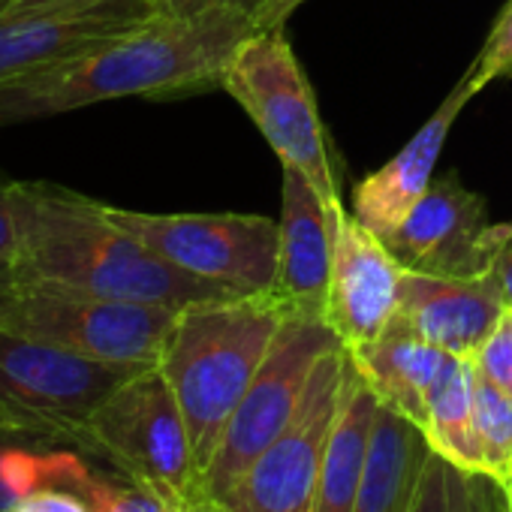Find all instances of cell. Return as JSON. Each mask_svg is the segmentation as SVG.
<instances>
[{
  "label": "cell",
  "mask_w": 512,
  "mask_h": 512,
  "mask_svg": "<svg viewBox=\"0 0 512 512\" xmlns=\"http://www.w3.org/2000/svg\"><path fill=\"white\" fill-rule=\"evenodd\" d=\"M253 31V16L241 10H211L190 19L154 16L85 55L4 85L0 127L109 100H172L220 88L232 58Z\"/></svg>",
  "instance_id": "obj_1"
},
{
  "label": "cell",
  "mask_w": 512,
  "mask_h": 512,
  "mask_svg": "<svg viewBox=\"0 0 512 512\" xmlns=\"http://www.w3.org/2000/svg\"><path fill=\"white\" fill-rule=\"evenodd\" d=\"M16 278L163 308L241 296L163 263L106 202L52 181H16Z\"/></svg>",
  "instance_id": "obj_2"
},
{
  "label": "cell",
  "mask_w": 512,
  "mask_h": 512,
  "mask_svg": "<svg viewBox=\"0 0 512 512\" xmlns=\"http://www.w3.org/2000/svg\"><path fill=\"white\" fill-rule=\"evenodd\" d=\"M287 314L290 308L275 293L196 302L178 311L157 368L184 413L199 482Z\"/></svg>",
  "instance_id": "obj_3"
},
{
  "label": "cell",
  "mask_w": 512,
  "mask_h": 512,
  "mask_svg": "<svg viewBox=\"0 0 512 512\" xmlns=\"http://www.w3.org/2000/svg\"><path fill=\"white\" fill-rule=\"evenodd\" d=\"M220 88L260 127L281 166L299 169L314 184L329 211L335 235L338 220L347 211L338 190L335 157L317 97L299 58L293 55L284 28L253 31L232 58Z\"/></svg>",
  "instance_id": "obj_4"
},
{
  "label": "cell",
  "mask_w": 512,
  "mask_h": 512,
  "mask_svg": "<svg viewBox=\"0 0 512 512\" xmlns=\"http://www.w3.org/2000/svg\"><path fill=\"white\" fill-rule=\"evenodd\" d=\"M76 449L106 461L178 512L199 500L187 422L157 365L133 374L100 404Z\"/></svg>",
  "instance_id": "obj_5"
},
{
  "label": "cell",
  "mask_w": 512,
  "mask_h": 512,
  "mask_svg": "<svg viewBox=\"0 0 512 512\" xmlns=\"http://www.w3.org/2000/svg\"><path fill=\"white\" fill-rule=\"evenodd\" d=\"M139 371L142 365L88 359L0 326V419L49 443L76 446L100 404Z\"/></svg>",
  "instance_id": "obj_6"
},
{
  "label": "cell",
  "mask_w": 512,
  "mask_h": 512,
  "mask_svg": "<svg viewBox=\"0 0 512 512\" xmlns=\"http://www.w3.org/2000/svg\"><path fill=\"white\" fill-rule=\"evenodd\" d=\"M338 344L341 341L326 320L293 311L284 317L260 371H256L223 431L208 470L202 473L199 500L226 503L247 467L293 422L317 362Z\"/></svg>",
  "instance_id": "obj_7"
},
{
  "label": "cell",
  "mask_w": 512,
  "mask_h": 512,
  "mask_svg": "<svg viewBox=\"0 0 512 512\" xmlns=\"http://www.w3.org/2000/svg\"><path fill=\"white\" fill-rule=\"evenodd\" d=\"M109 214L178 272L263 296L278 284L281 223L263 214H154L109 205Z\"/></svg>",
  "instance_id": "obj_8"
},
{
  "label": "cell",
  "mask_w": 512,
  "mask_h": 512,
  "mask_svg": "<svg viewBox=\"0 0 512 512\" xmlns=\"http://www.w3.org/2000/svg\"><path fill=\"white\" fill-rule=\"evenodd\" d=\"M178 311L49 284H16L0 326L115 365H157Z\"/></svg>",
  "instance_id": "obj_9"
},
{
  "label": "cell",
  "mask_w": 512,
  "mask_h": 512,
  "mask_svg": "<svg viewBox=\"0 0 512 512\" xmlns=\"http://www.w3.org/2000/svg\"><path fill=\"white\" fill-rule=\"evenodd\" d=\"M347 362L350 356L341 344L317 362L293 422L247 467L241 482L220 506L229 512H311L341 407Z\"/></svg>",
  "instance_id": "obj_10"
},
{
  "label": "cell",
  "mask_w": 512,
  "mask_h": 512,
  "mask_svg": "<svg viewBox=\"0 0 512 512\" xmlns=\"http://www.w3.org/2000/svg\"><path fill=\"white\" fill-rule=\"evenodd\" d=\"M506 223H491L482 196L458 175L431 181L428 193L383 241L404 269L425 275L473 278L494 266Z\"/></svg>",
  "instance_id": "obj_11"
},
{
  "label": "cell",
  "mask_w": 512,
  "mask_h": 512,
  "mask_svg": "<svg viewBox=\"0 0 512 512\" xmlns=\"http://www.w3.org/2000/svg\"><path fill=\"white\" fill-rule=\"evenodd\" d=\"M157 16L154 0H61L0 19V88L52 70Z\"/></svg>",
  "instance_id": "obj_12"
},
{
  "label": "cell",
  "mask_w": 512,
  "mask_h": 512,
  "mask_svg": "<svg viewBox=\"0 0 512 512\" xmlns=\"http://www.w3.org/2000/svg\"><path fill=\"white\" fill-rule=\"evenodd\" d=\"M404 266L356 214H341L332 235V287L326 323L344 344L359 350L383 335L398 314Z\"/></svg>",
  "instance_id": "obj_13"
},
{
  "label": "cell",
  "mask_w": 512,
  "mask_h": 512,
  "mask_svg": "<svg viewBox=\"0 0 512 512\" xmlns=\"http://www.w3.org/2000/svg\"><path fill=\"white\" fill-rule=\"evenodd\" d=\"M506 311L494 272L473 278L401 272L398 317L449 356L473 359Z\"/></svg>",
  "instance_id": "obj_14"
},
{
  "label": "cell",
  "mask_w": 512,
  "mask_h": 512,
  "mask_svg": "<svg viewBox=\"0 0 512 512\" xmlns=\"http://www.w3.org/2000/svg\"><path fill=\"white\" fill-rule=\"evenodd\" d=\"M473 94L476 91H473L470 73H464L461 82L449 91V97L437 106V112L419 127V133L389 163H383L374 175L356 184L353 214L374 235L386 238L392 229H398V223L428 193L446 136Z\"/></svg>",
  "instance_id": "obj_15"
},
{
  "label": "cell",
  "mask_w": 512,
  "mask_h": 512,
  "mask_svg": "<svg viewBox=\"0 0 512 512\" xmlns=\"http://www.w3.org/2000/svg\"><path fill=\"white\" fill-rule=\"evenodd\" d=\"M281 263L275 296L293 311L326 320L332 287V220L299 169H284L281 202Z\"/></svg>",
  "instance_id": "obj_16"
},
{
  "label": "cell",
  "mask_w": 512,
  "mask_h": 512,
  "mask_svg": "<svg viewBox=\"0 0 512 512\" xmlns=\"http://www.w3.org/2000/svg\"><path fill=\"white\" fill-rule=\"evenodd\" d=\"M347 353L374 389V395L380 398V404L425 428L428 392L440 377L449 353L422 341L398 314L380 338Z\"/></svg>",
  "instance_id": "obj_17"
},
{
  "label": "cell",
  "mask_w": 512,
  "mask_h": 512,
  "mask_svg": "<svg viewBox=\"0 0 512 512\" xmlns=\"http://www.w3.org/2000/svg\"><path fill=\"white\" fill-rule=\"evenodd\" d=\"M428 452L425 431L380 404L353 512H413Z\"/></svg>",
  "instance_id": "obj_18"
},
{
  "label": "cell",
  "mask_w": 512,
  "mask_h": 512,
  "mask_svg": "<svg viewBox=\"0 0 512 512\" xmlns=\"http://www.w3.org/2000/svg\"><path fill=\"white\" fill-rule=\"evenodd\" d=\"M377 407H380V398L374 395V389L368 386V380L350 359L338 419L329 437V449L323 458L311 512H353L356 509Z\"/></svg>",
  "instance_id": "obj_19"
},
{
  "label": "cell",
  "mask_w": 512,
  "mask_h": 512,
  "mask_svg": "<svg viewBox=\"0 0 512 512\" xmlns=\"http://www.w3.org/2000/svg\"><path fill=\"white\" fill-rule=\"evenodd\" d=\"M473 404H476L473 359L449 356L440 377L434 380L428 392L422 431L434 452H440L461 470L482 476V458H479L476 428H473Z\"/></svg>",
  "instance_id": "obj_20"
},
{
  "label": "cell",
  "mask_w": 512,
  "mask_h": 512,
  "mask_svg": "<svg viewBox=\"0 0 512 512\" xmlns=\"http://www.w3.org/2000/svg\"><path fill=\"white\" fill-rule=\"evenodd\" d=\"M476 446L482 458V476L494 485L512 479V398L476 374V404H473Z\"/></svg>",
  "instance_id": "obj_21"
},
{
  "label": "cell",
  "mask_w": 512,
  "mask_h": 512,
  "mask_svg": "<svg viewBox=\"0 0 512 512\" xmlns=\"http://www.w3.org/2000/svg\"><path fill=\"white\" fill-rule=\"evenodd\" d=\"M413 512H488V476L467 473L431 449Z\"/></svg>",
  "instance_id": "obj_22"
},
{
  "label": "cell",
  "mask_w": 512,
  "mask_h": 512,
  "mask_svg": "<svg viewBox=\"0 0 512 512\" xmlns=\"http://www.w3.org/2000/svg\"><path fill=\"white\" fill-rule=\"evenodd\" d=\"M467 73H470L473 91H482L485 85L512 76V0L497 16L488 40L482 43V52L467 67Z\"/></svg>",
  "instance_id": "obj_23"
},
{
  "label": "cell",
  "mask_w": 512,
  "mask_h": 512,
  "mask_svg": "<svg viewBox=\"0 0 512 512\" xmlns=\"http://www.w3.org/2000/svg\"><path fill=\"white\" fill-rule=\"evenodd\" d=\"M473 368L482 380L512 398V311L500 317L488 341L479 347V353L473 356Z\"/></svg>",
  "instance_id": "obj_24"
},
{
  "label": "cell",
  "mask_w": 512,
  "mask_h": 512,
  "mask_svg": "<svg viewBox=\"0 0 512 512\" xmlns=\"http://www.w3.org/2000/svg\"><path fill=\"white\" fill-rule=\"evenodd\" d=\"M88 500L94 503L97 512H178L166 500H160L157 494L124 476L121 479L100 476Z\"/></svg>",
  "instance_id": "obj_25"
},
{
  "label": "cell",
  "mask_w": 512,
  "mask_h": 512,
  "mask_svg": "<svg viewBox=\"0 0 512 512\" xmlns=\"http://www.w3.org/2000/svg\"><path fill=\"white\" fill-rule=\"evenodd\" d=\"M16 181L0 172V266L16 263L19 229H16Z\"/></svg>",
  "instance_id": "obj_26"
},
{
  "label": "cell",
  "mask_w": 512,
  "mask_h": 512,
  "mask_svg": "<svg viewBox=\"0 0 512 512\" xmlns=\"http://www.w3.org/2000/svg\"><path fill=\"white\" fill-rule=\"evenodd\" d=\"M256 7H260V0H154V10L163 19H190L211 10H241L253 16Z\"/></svg>",
  "instance_id": "obj_27"
},
{
  "label": "cell",
  "mask_w": 512,
  "mask_h": 512,
  "mask_svg": "<svg viewBox=\"0 0 512 512\" xmlns=\"http://www.w3.org/2000/svg\"><path fill=\"white\" fill-rule=\"evenodd\" d=\"M10 512H97V509L82 494L61 491V488H49V491H37V494L25 497Z\"/></svg>",
  "instance_id": "obj_28"
},
{
  "label": "cell",
  "mask_w": 512,
  "mask_h": 512,
  "mask_svg": "<svg viewBox=\"0 0 512 512\" xmlns=\"http://www.w3.org/2000/svg\"><path fill=\"white\" fill-rule=\"evenodd\" d=\"M305 4V0H260V7L253 13L256 31H278L287 25V19Z\"/></svg>",
  "instance_id": "obj_29"
},
{
  "label": "cell",
  "mask_w": 512,
  "mask_h": 512,
  "mask_svg": "<svg viewBox=\"0 0 512 512\" xmlns=\"http://www.w3.org/2000/svg\"><path fill=\"white\" fill-rule=\"evenodd\" d=\"M491 272L497 275L503 302H506V308L512 311V223H506V232H503V238H500V247H497V256H494Z\"/></svg>",
  "instance_id": "obj_30"
},
{
  "label": "cell",
  "mask_w": 512,
  "mask_h": 512,
  "mask_svg": "<svg viewBox=\"0 0 512 512\" xmlns=\"http://www.w3.org/2000/svg\"><path fill=\"white\" fill-rule=\"evenodd\" d=\"M488 512H512V479L506 485L488 479Z\"/></svg>",
  "instance_id": "obj_31"
},
{
  "label": "cell",
  "mask_w": 512,
  "mask_h": 512,
  "mask_svg": "<svg viewBox=\"0 0 512 512\" xmlns=\"http://www.w3.org/2000/svg\"><path fill=\"white\" fill-rule=\"evenodd\" d=\"M16 284H19L16 269L13 266H0V314L7 311V305H10V299L16 293Z\"/></svg>",
  "instance_id": "obj_32"
},
{
  "label": "cell",
  "mask_w": 512,
  "mask_h": 512,
  "mask_svg": "<svg viewBox=\"0 0 512 512\" xmlns=\"http://www.w3.org/2000/svg\"><path fill=\"white\" fill-rule=\"evenodd\" d=\"M181 512H229V509L220 506V503H211V500H196V503H190V506L181 509Z\"/></svg>",
  "instance_id": "obj_33"
},
{
  "label": "cell",
  "mask_w": 512,
  "mask_h": 512,
  "mask_svg": "<svg viewBox=\"0 0 512 512\" xmlns=\"http://www.w3.org/2000/svg\"><path fill=\"white\" fill-rule=\"evenodd\" d=\"M19 4H22V0H0V19H4L7 13H13Z\"/></svg>",
  "instance_id": "obj_34"
},
{
  "label": "cell",
  "mask_w": 512,
  "mask_h": 512,
  "mask_svg": "<svg viewBox=\"0 0 512 512\" xmlns=\"http://www.w3.org/2000/svg\"><path fill=\"white\" fill-rule=\"evenodd\" d=\"M43 4H61V0H22L19 7H43ZM16 7V10H19Z\"/></svg>",
  "instance_id": "obj_35"
},
{
  "label": "cell",
  "mask_w": 512,
  "mask_h": 512,
  "mask_svg": "<svg viewBox=\"0 0 512 512\" xmlns=\"http://www.w3.org/2000/svg\"><path fill=\"white\" fill-rule=\"evenodd\" d=\"M0 425H7V422H4V419H0ZM7 428H10V425H7Z\"/></svg>",
  "instance_id": "obj_36"
}]
</instances>
